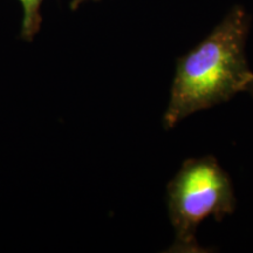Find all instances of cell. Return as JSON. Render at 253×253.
I'll return each mask as SVG.
<instances>
[{
  "label": "cell",
  "instance_id": "cell-4",
  "mask_svg": "<svg viewBox=\"0 0 253 253\" xmlns=\"http://www.w3.org/2000/svg\"><path fill=\"white\" fill-rule=\"evenodd\" d=\"M245 91H246V93H249L253 97V77L251 78V80L249 81V84H246Z\"/></svg>",
  "mask_w": 253,
  "mask_h": 253
},
{
  "label": "cell",
  "instance_id": "cell-2",
  "mask_svg": "<svg viewBox=\"0 0 253 253\" xmlns=\"http://www.w3.org/2000/svg\"><path fill=\"white\" fill-rule=\"evenodd\" d=\"M168 213L175 240L168 252L205 253L197 230L208 218L221 221L235 212L237 199L231 177L212 155L192 157L167 185Z\"/></svg>",
  "mask_w": 253,
  "mask_h": 253
},
{
  "label": "cell",
  "instance_id": "cell-3",
  "mask_svg": "<svg viewBox=\"0 0 253 253\" xmlns=\"http://www.w3.org/2000/svg\"><path fill=\"white\" fill-rule=\"evenodd\" d=\"M24 8L23 25H21V37L25 40L32 41L39 32L42 19L40 15V6L43 0H19Z\"/></svg>",
  "mask_w": 253,
  "mask_h": 253
},
{
  "label": "cell",
  "instance_id": "cell-1",
  "mask_svg": "<svg viewBox=\"0 0 253 253\" xmlns=\"http://www.w3.org/2000/svg\"><path fill=\"white\" fill-rule=\"evenodd\" d=\"M249 30L246 9L233 6L207 38L177 60L163 115L164 129L170 130L192 114L227 102L245 91L253 77L245 53Z\"/></svg>",
  "mask_w": 253,
  "mask_h": 253
},
{
  "label": "cell",
  "instance_id": "cell-5",
  "mask_svg": "<svg viewBox=\"0 0 253 253\" xmlns=\"http://www.w3.org/2000/svg\"><path fill=\"white\" fill-rule=\"evenodd\" d=\"M84 1H86V0H72L71 8L72 9H77L79 7V5L82 4ZM94 1H99V0H94Z\"/></svg>",
  "mask_w": 253,
  "mask_h": 253
}]
</instances>
